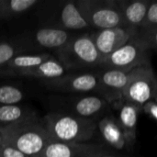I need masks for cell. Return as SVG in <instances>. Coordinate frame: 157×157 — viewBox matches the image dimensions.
<instances>
[{
  "label": "cell",
  "mask_w": 157,
  "mask_h": 157,
  "mask_svg": "<svg viewBox=\"0 0 157 157\" xmlns=\"http://www.w3.org/2000/svg\"><path fill=\"white\" fill-rule=\"evenodd\" d=\"M42 123L52 142L86 144L95 135L98 122L64 112H50Z\"/></svg>",
  "instance_id": "cell-1"
},
{
  "label": "cell",
  "mask_w": 157,
  "mask_h": 157,
  "mask_svg": "<svg viewBox=\"0 0 157 157\" xmlns=\"http://www.w3.org/2000/svg\"><path fill=\"white\" fill-rule=\"evenodd\" d=\"M4 143L8 144L29 157L39 155L52 142L42 121L39 119L0 128Z\"/></svg>",
  "instance_id": "cell-2"
},
{
  "label": "cell",
  "mask_w": 157,
  "mask_h": 157,
  "mask_svg": "<svg viewBox=\"0 0 157 157\" xmlns=\"http://www.w3.org/2000/svg\"><path fill=\"white\" fill-rule=\"evenodd\" d=\"M55 58L66 70L95 68L102 62L91 34L87 33L73 36L66 45L56 52Z\"/></svg>",
  "instance_id": "cell-3"
},
{
  "label": "cell",
  "mask_w": 157,
  "mask_h": 157,
  "mask_svg": "<svg viewBox=\"0 0 157 157\" xmlns=\"http://www.w3.org/2000/svg\"><path fill=\"white\" fill-rule=\"evenodd\" d=\"M150 52L149 46L135 34L123 46L102 60L98 67L129 73L134 68L151 64Z\"/></svg>",
  "instance_id": "cell-4"
},
{
  "label": "cell",
  "mask_w": 157,
  "mask_h": 157,
  "mask_svg": "<svg viewBox=\"0 0 157 157\" xmlns=\"http://www.w3.org/2000/svg\"><path fill=\"white\" fill-rule=\"evenodd\" d=\"M75 5L89 28L100 30L123 27L118 0H77Z\"/></svg>",
  "instance_id": "cell-5"
},
{
  "label": "cell",
  "mask_w": 157,
  "mask_h": 157,
  "mask_svg": "<svg viewBox=\"0 0 157 157\" xmlns=\"http://www.w3.org/2000/svg\"><path fill=\"white\" fill-rule=\"evenodd\" d=\"M156 78L151 64L129 72V81L122 96L123 100L141 108L149 100H156Z\"/></svg>",
  "instance_id": "cell-6"
},
{
  "label": "cell",
  "mask_w": 157,
  "mask_h": 157,
  "mask_svg": "<svg viewBox=\"0 0 157 157\" xmlns=\"http://www.w3.org/2000/svg\"><path fill=\"white\" fill-rule=\"evenodd\" d=\"M62 103L64 106V113L97 122L98 118L101 119L109 114L111 109L110 104L98 95L73 96L63 99Z\"/></svg>",
  "instance_id": "cell-7"
},
{
  "label": "cell",
  "mask_w": 157,
  "mask_h": 157,
  "mask_svg": "<svg viewBox=\"0 0 157 157\" xmlns=\"http://www.w3.org/2000/svg\"><path fill=\"white\" fill-rule=\"evenodd\" d=\"M98 72L65 74L61 77L41 80V85L49 90L61 93L96 92L98 87Z\"/></svg>",
  "instance_id": "cell-8"
},
{
  "label": "cell",
  "mask_w": 157,
  "mask_h": 157,
  "mask_svg": "<svg viewBox=\"0 0 157 157\" xmlns=\"http://www.w3.org/2000/svg\"><path fill=\"white\" fill-rule=\"evenodd\" d=\"M109 153V148L100 144L50 143L36 157H98Z\"/></svg>",
  "instance_id": "cell-9"
},
{
  "label": "cell",
  "mask_w": 157,
  "mask_h": 157,
  "mask_svg": "<svg viewBox=\"0 0 157 157\" xmlns=\"http://www.w3.org/2000/svg\"><path fill=\"white\" fill-rule=\"evenodd\" d=\"M98 87L96 93L103 98L110 106L122 99L124 89L129 81V73L115 70L102 69L98 72Z\"/></svg>",
  "instance_id": "cell-10"
},
{
  "label": "cell",
  "mask_w": 157,
  "mask_h": 157,
  "mask_svg": "<svg viewBox=\"0 0 157 157\" xmlns=\"http://www.w3.org/2000/svg\"><path fill=\"white\" fill-rule=\"evenodd\" d=\"M136 32L137 30L132 29L118 27L97 30L91 34V38L101 59L104 60L123 46L136 34Z\"/></svg>",
  "instance_id": "cell-11"
},
{
  "label": "cell",
  "mask_w": 157,
  "mask_h": 157,
  "mask_svg": "<svg viewBox=\"0 0 157 157\" xmlns=\"http://www.w3.org/2000/svg\"><path fill=\"white\" fill-rule=\"evenodd\" d=\"M72 37L73 36L69 31L63 29L62 28L47 27L39 29L31 37H28L22 40L26 42L29 51L32 50L38 52L37 50L40 49L54 51L55 52H58L66 45Z\"/></svg>",
  "instance_id": "cell-12"
},
{
  "label": "cell",
  "mask_w": 157,
  "mask_h": 157,
  "mask_svg": "<svg viewBox=\"0 0 157 157\" xmlns=\"http://www.w3.org/2000/svg\"><path fill=\"white\" fill-rule=\"evenodd\" d=\"M111 107L117 110L118 114L115 118L122 130L126 140L132 147L137 137V124L141 108L123 99L113 103Z\"/></svg>",
  "instance_id": "cell-13"
},
{
  "label": "cell",
  "mask_w": 157,
  "mask_h": 157,
  "mask_svg": "<svg viewBox=\"0 0 157 157\" xmlns=\"http://www.w3.org/2000/svg\"><path fill=\"white\" fill-rule=\"evenodd\" d=\"M98 129L107 144L117 151L129 150L132 146L129 144L125 135L121 129L115 115L107 114L98 121Z\"/></svg>",
  "instance_id": "cell-14"
},
{
  "label": "cell",
  "mask_w": 157,
  "mask_h": 157,
  "mask_svg": "<svg viewBox=\"0 0 157 157\" xmlns=\"http://www.w3.org/2000/svg\"><path fill=\"white\" fill-rule=\"evenodd\" d=\"M150 0H118L123 28L137 30L146 14Z\"/></svg>",
  "instance_id": "cell-15"
},
{
  "label": "cell",
  "mask_w": 157,
  "mask_h": 157,
  "mask_svg": "<svg viewBox=\"0 0 157 157\" xmlns=\"http://www.w3.org/2000/svg\"><path fill=\"white\" fill-rule=\"evenodd\" d=\"M52 57L53 56L48 52L17 54L6 63L0 73V76H17L20 72L33 68Z\"/></svg>",
  "instance_id": "cell-16"
},
{
  "label": "cell",
  "mask_w": 157,
  "mask_h": 157,
  "mask_svg": "<svg viewBox=\"0 0 157 157\" xmlns=\"http://www.w3.org/2000/svg\"><path fill=\"white\" fill-rule=\"evenodd\" d=\"M136 35L144 40L151 50H155L157 44V2L151 1L145 17L137 29Z\"/></svg>",
  "instance_id": "cell-17"
},
{
  "label": "cell",
  "mask_w": 157,
  "mask_h": 157,
  "mask_svg": "<svg viewBox=\"0 0 157 157\" xmlns=\"http://www.w3.org/2000/svg\"><path fill=\"white\" fill-rule=\"evenodd\" d=\"M66 69L63 65L55 58L52 57L42 63L28 69L26 71L20 72L17 75V76H24V77H33L40 78L41 80H50L63 76L65 75Z\"/></svg>",
  "instance_id": "cell-18"
},
{
  "label": "cell",
  "mask_w": 157,
  "mask_h": 157,
  "mask_svg": "<svg viewBox=\"0 0 157 157\" xmlns=\"http://www.w3.org/2000/svg\"><path fill=\"white\" fill-rule=\"evenodd\" d=\"M36 113L19 105L0 106V128L16 125L24 121L36 120Z\"/></svg>",
  "instance_id": "cell-19"
},
{
  "label": "cell",
  "mask_w": 157,
  "mask_h": 157,
  "mask_svg": "<svg viewBox=\"0 0 157 157\" xmlns=\"http://www.w3.org/2000/svg\"><path fill=\"white\" fill-rule=\"evenodd\" d=\"M60 22L62 29L65 30H83L89 28L82 15L80 14L75 1H67L64 3L61 13Z\"/></svg>",
  "instance_id": "cell-20"
},
{
  "label": "cell",
  "mask_w": 157,
  "mask_h": 157,
  "mask_svg": "<svg viewBox=\"0 0 157 157\" xmlns=\"http://www.w3.org/2000/svg\"><path fill=\"white\" fill-rule=\"evenodd\" d=\"M38 4V0H0V20L20 16Z\"/></svg>",
  "instance_id": "cell-21"
},
{
  "label": "cell",
  "mask_w": 157,
  "mask_h": 157,
  "mask_svg": "<svg viewBox=\"0 0 157 157\" xmlns=\"http://www.w3.org/2000/svg\"><path fill=\"white\" fill-rule=\"evenodd\" d=\"M20 53H33L30 52L22 39L16 41L0 42V73L12 58Z\"/></svg>",
  "instance_id": "cell-22"
},
{
  "label": "cell",
  "mask_w": 157,
  "mask_h": 157,
  "mask_svg": "<svg viewBox=\"0 0 157 157\" xmlns=\"http://www.w3.org/2000/svg\"><path fill=\"white\" fill-rule=\"evenodd\" d=\"M25 98L23 91L12 85L0 86V106L18 105Z\"/></svg>",
  "instance_id": "cell-23"
},
{
  "label": "cell",
  "mask_w": 157,
  "mask_h": 157,
  "mask_svg": "<svg viewBox=\"0 0 157 157\" xmlns=\"http://www.w3.org/2000/svg\"><path fill=\"white\" fill-rule=\"evenodd\" d=\"M0 157H29L8 144L0 145Z\"/></svg>",
  "instance_id": "cell-24"
},
{
  "label": "cell",
  "mask_w": 157,
  "mask_h": 157,
  "mask_svg": "<svg viewBox=\"0 0 157 157\" xmlns=\"http://www.w3.org/2000/svg\"><path fill=\"white\" fill-rule=\"evenodd\" d=\"M141 111H144L149 118H151L154 121L157 120V106L156 100L152 99L144 103L141 107Z\"/></svg>",
  "instance_id": "cell-25"
},
{
  "label": "cell",
  "mask_w": 157,
  "mask_h": 157,
  "mask_svg": "<svg viewBox=\"0 0 157 157\" xmlns=\"http://www.w3.org/2000/svg\"><path fill=\"white\" fill-rule=\"evenodd\" d=\"M98 157H123V156L117 155H112V154H109V153H108V154L102 155H100V156H98Z\"/></svg>",
  "instance_id": "cell-26"
},
{
  "label": "cell",
  "mask_w": 157,
  "mask_h": 157,
  "mask_svg": "<svg viewBox=\"0 0 157 157\" xmlns=\"http://www.w3.org/2000/svg\"><path fill=\"white\" fill-rule=\"evenodd\" d=\"M4 137H3V135H2V133L0 132V145H2L3 144H4Z\"/></svg>",
  "instance_id": "cell-27"
}]
</instances>
